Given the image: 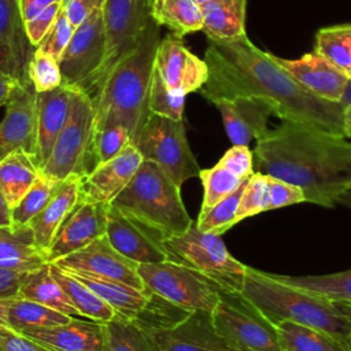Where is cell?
Instances as JSON below:
<instances>
[{"instance_id": "obj_1", "label": "cell", "mask_w": 351, "mask_h": 351, "mask_svg": "<svg viewBox=\"0 0 351 351\" xmlns=\"http://www.w3.org/2000/svg\"><path fill=\"white\" fill-rule=\"evenodd\" d=\"M208 78L200 95L210 103L251 97L267 104L281 121L303 122L343 136V107L303 88L276 59L247 36L213 41L204 52Z\"/></svg>"}, {"instance_id": "obj_2", "label": "cell", "mask_w": 351, "mask_h": 351, "mask_svg": "<svg viewBox=\"0 0 351 351\" xmlns=\"http://www.w3.org/2000/svg\"><path fill=\"white\" fill-rule=\"evenodd\" d=\"M252 152L255 171L299 186L306 203L332 208L351 189V143L317 126L284 119Z\"/></svg>"}, {"instance_id": "obj_3", "label": "cell", "mask_w": 351, "mask_h": 351, "mask_svg": "<svg viewBox=\"0 0 351 351\" xmlns=\"http://www.w3.org/2000/svg\"><path fill=\"white\" fill-rule=\"evenodd\" d=\"M159 43V25L152 19L137 47L112 67L92 97L96 130L123 126L132 144L137 141L151 115L149 90Z\"/></svg>"}, {"instance_id": "obj_4", "label": "cell", "mask_w": 351, "mask_h": 351, "mask_svg": "<svg viewBox=\"0 0 351 351\" xmlns=\"http://www.w3.org/2000/svg\"><path fill=\"white\" fill-rule=\"evenodd\" d=\"M240 293L273 325L291 321L325 330L351 343V313L285 284L271 273L247 266Z\"/></svg>"}, {"instance_id": "obj_5", "label": "cell", "mask_w": 351, "mask_h": 351, "mask_svg": "<svg viewBox=\"0 0 351 351\" xmlns=\"http://www.w3.org/2000/svg\"><path fill=\"white\" fill-rule=\"evenodd\" d=\"M180 189L158 165L143 160L132 181L111 204L155 229L166 240L184 233L193 222Z\"/></svg>"}, {"instance_id": "obj_6", "label": "cell", "mask_w": 351, "mask_h": 351, "mask_svg": "<svg viewBox=\"0 0 351 351\" xmlns=\"http://www.w3.org/2000/svg\"><path fill=\"white\" fill-rule=\"evenodd\" d=\"M95 108L92 99L77 90L73 99L69 119L59 133L51 155L40 173L45 177L63 181L69 177L85 178L97 166L93 149Z\"/></svg>"}, {"instance_id": "obj_7", "label": "cell", "mask_w": 351, "mask_h": 351, "mask_svg": "<svg viewBox=\"0 0 351 351\" xmlns=\"http://www.w3.org/2000/svg\"><path fill=\"white\" fill-rule=\"evenodd\" d=\"M169 259L186 265L215 284L223 292H240L247 266L228 251L221 234L203 232L196 221L181 234L163 241Z\"/></svg>"}, {"instance_id": "obj_8", "label": "cell", "mask_w": 351, "mask_h": 351, "mask_svg": "<svg viewBox=\"0 0 351 351\" xmlns=\"http://www.w3.org/2000/svg\"><path fill=\"white\" fill-rule=\"evenodd\" d=\"M137 271L149 291L188 311L213 313L223 292L197 270L171 259L138 263Z\"/></svg>"}, {"instance_id": "obj_9", "label": "cell", "mask_w": 351, "mask_h": 351, "mask_svg": "<svg viewBox=\"0 0 351 351\" xmlns=\"http://www.w3.org/2000/svg\"><path fill=\"white\" fill-rule=\"evenodd\" d=\"M144 160L158 165L178 186L199 177V163L188 144L184 121L151 114L133 144Z\"/></svg>"}, {"instance_id": "obj_10", "label": "cell", "mask_w": 351, "mask_h": 351, "mask_svg": "<svg viewBox=\"0 0 351 351\" xmlns=\"http://www.w3.org/2000/svg\"><path fill=\"white\" fill-rule=\"evenodd\" d=\"M211 315L230 351H281L276 326L240 292H221Z\"/></svg>"}, {"instance_id": "obj_11", "label": "cell", "mask_w": 351, "mask_h": 351, "mask_svg": "<svg viewBox=\"0 0 351 351\" xmlns=\"http://www.w3.org/2000/svg\"><path fill=\"white\" fill-rule=\"evenodd\" d=\"M107 40L103 10L90 15L78 27L59 59L63 84L86 93L90 99L96 92L104 64Z\"/></svg>"}, {"instance_id": "obj_12", "label": "cell", "mask_w": 351, "mask_h": 351, "mask_svg": "<svg viewBox=\"0 0 351 351\" xmlns=\"http://www.w3.org/2000/svg\"><path fill=\"white\" fill-rule=\"evenodd\" d=\"M151 5L152 0H106L103 18L107 52L96 92L112 67L137 47L145 27L152 21Z\"/></svg>"}, {"instance_id": "obj_13", "label": "cell", "mask_w": 351, "mask_h": 351, "mask_svg": "<svg viewBox=\"0 0 351 351\" xmlns=\"http://www.w3.org/2000/svg\"><path fill=\"white\" fill-rule=\"evenodd\" d=\"M52 263L64 270L80 271L99 278L122 282L141 291L147 289L137 271L138 263L118 252L106 234Z\"/></svg>"}, {"instance_id": "obj_14", "label": "cell", "mask_w": 351, "mask_h": 351, "mask_svg": "<svg viewBox=\"0 0 351 351\" xmlns=\"http://www.w3.org/2000/svg\"><path fill=\"white\" fill-rule=\"evenodd\" d=\"M16 151L37 154V92L29 78L12 92L0 122V160Z\"/></svg>"}, {"instance_id": "obj_15", "label": "cell", "mask_w": 351, "mask_h": 351, "mask_svg": "<svg viewBox=\"0 0 351 351\" xmlns=\"http://www.w3.org/2000/svg\"><path fill=\"white\" fill-rule=\"evenodd\" d=\"M106 236L123 256L137 263H156L169 259L165 237L155 229L108 204Z\"/></svg>"}, {"instance_id": "obj_16", "label": "cell", "mask_w": 351, "mask_h": 351, "mask_svg": "<svg viewBox=\"0 0 351 351\" xmlns=\"http://www.w3.org/2000/svg\"><path fill=\"white\" fill-rule=\"evenodd\" d=\"M108 204L80 197L58 228L47 251L48 262L67 256L106 234Z\"/></svg>"}, {"instance_id": "obj_17", "label": "cell", "mask_w": 351, "mask_h": 351, "mask_svg": "<svg viewBox=\"0 0 351 351\" xmlns=\"http://www.w3.org/2000/svg\"><path fill=\"white\" fill-rule=\"evenodd\" d=\"M155 67L169 89L182 96L199 92L208 78V67L204 59L192 53L182 40L173 34L160 40Z\"/></svg>"}, {"instance_id": "obj_18", "label": "cell", "mask_w": 351, "mask_h": 351, "mask_svg": "<svg viewBox=\"0 0 351 351\" xmlns=\"http://www.w3.org/2000/svg\"><path fill=\"white\" fill-rule=\"evenodd\" d=\"M36 49L26 34L18 0H0V74L27 80L29 63Z\"/></svg>"}, {"instance_id": "obj_19", "label": "cell", "mask_w": 351, "mask_h": 351, "mask_svg": "<svg viewBox=\"0 0 351 351\" xmlns=\"http://www.w3.org/2000/svg\"><path fill=\"white\" fill-rule=\"evenodd\" d=\"M144 158L133 145H128L114 159L99 165L81 180V197L95 203L111 204L132 181Z\"/></svg>"}, {"instance_id": "obj_20", "label": "cell", "mask_w": 351, "mask_h": 351, "mask_svg": "<svg viewBox=\"0 0 351 351\" xmlns=\"http://www.w3.org/2000/svg\"><path fill=\"white\" fill-rule=\"evenodd\" d=\"M149 333L162 351H230L207 311H191L177 325Z\"/></svg>"}, {"instance_id": "obj_21", "label": "cell", "mask_w": 351, "mask_h": 351, "mask_svg": "<svg viewBox=\"0 0 351 351\" xmlns=\"http://www.w3.org/2000/svg\"><path fill=\"white\" fill-rule=\"evenodd\" d=\"M276 59L310 93L325 101L340 104L350 80L324 56L313 51L298 59L278 56Z\"/></svg>"}, {"instance_id": "obj_22", "label": "cell", "mask_w": 351, "mask_h": 351, "mask_svg": "<svg viewBox=\"0 0 351 351\" xmlns=\"http://www.w3.org/2000/svg\"><path fill=\"white\" fill-rule=\"evenodd\" d=\"M18 333L51 351H103L104 325L92 319H73L56 326H29Z\"/></svg>"}, {"instance_id": "obj_23", "label": "cell", "mask_w": 351, "mask_h": 351, "mask_svg": "<svg viewBox=\"0 0 351 351\" xmlns=\"http://www.w3.org/2000/svg\"><path fill=\"white\" fill-rule=\"evenodd\" d=\"M219 110L225 132L232 145H248L267 130L271 108L261 100L251 97L222 99L214 103Z\"/></svg>"}, {"instance_id": "obj_24", "label": "cell", "mask_w": 351, "mask_h": 351, "mask_svg": "<svg viewBox=\"0 0 351 351\" xmlns=\"http://www.w3.org/2000/svg\"><path fill=\"white\" fill-rule=\"evenodd\" d=\"M75 92V89L62 84L52 90L37 93L36 162L40 169L48 160L53 144L69 119Z\"/></svg>"}, {"instance_id": "obj_25", "label": "cell", "mask_w": 351, "mask_h": 351, "mask_svg": "<svg viewBox=\"0 0 351 351\" xmlns=\"http://www.w3.org/2000/svg\"><path fill=\"white\" fill-rule=\"evenodd\" d=\"M81 197V178L69 177L62 181L58 192L51 199V202L38 213L27 225L34 233V240L37 245L45 252L49 244L69 213L74 208ZM48 256V255H47Z\"/></svg>"}, {"instance_id": "obj_26", "label": "cell", "mask_w": 351, "mask_h": 351, "mask_svg": "<svg viewBox=\"0 0 351 351\" xmlns=\"http://www.w3.org/2000/svg\"><path fill=\"white\" fill-rule=\"evenodd\" d=\"M48 262L29 225L0 226V266L16 270H34Z\"/></svg>"}, {"instance_id": "obj_27", "label": "cell", "mask_w": 351, "mask_h": 351, "mask_svg": "<svg viewBox=\"0 0 351 351\" xmlns=\"http://www.w3.org/2000/svg\"><path fill=\"white\" fill-rule=\"evenodd\" d=\"M202 32L207 40L225 41L244 37L247 0H211L200 5Z\"/></svg>"}, {"instance_id": "obj_28", "label": "cell", "mask_w": 351, "mask_h": 351, "mask_svg": "<svg viewBox=\"0 0 351 351\" xmlns=\"http://www.w3.org/2000/svg\"><path fill=\"white\" fill-rule=\"evenodd\" d=\"M66 271L71 273L88 288H90L99 298L108 303L115 310L117 315H121L128 319H136L138 317V314L147 306L152 293L148 288L145 291H141L122 282L99 278L85 273L71 270Z\"/></svg>"}, {"instance_id": "obj_29", "label": "cell", "mask_w": 351, "mask_h": 351, "mask_svg": "<svg viewBox=\"0 0 351 351\" xmlns=\"http://www.w3.org/2000/svg\"><path fill=\"white\" fill-rule=\"evenodd\" d=\"M274 326L281 351H351V343L317 328L291 321Z\"/></svg>"}, {"instance_id": "obj_30", "label": "cell", "mask_w": 351, "mask_h": 351, "mask_svg": "<svg viewBox=\"0 0 351 351\" xmlns=\"http://www.w3.org/2000/svg\"><path fill=\"white\" fill-rule=\"evenodd\" d=\"M277 280L319 296L337 307L351 313V269L321 276H284L274 274Z\"/></svg>"}, {"instance_id": "obj_31", "label": "cell", "mask_w": 351, "mask_h": 351, "mask_svg": "<svg viewBox=\"0 0 351 351\" xmlns=\"http://www.w3.org/2000/svg\"><path fill=\"white\" fill-rule=\"evenodd\" d=\"M36 158L25 151H16L0 160V189L14 208L40 177Z\"/></svg>"}, {"instance_id": "obj_32", "label": "cell", "mask_w": 351, "mask_h": 351, "mask_svg": "<svg viewBox=\"0 0 351 351\" xmlns=\"http://www.w3.org/2000/svg\"><path fill=\"white\" fill-rule=\"evenodd\" d=\"M18 298L41 303L73 317H80L66 292L52 276L49 263H45L44 266L26 273L21 284Z\"/></svg>"}, {"instance_id": "obj_33", "label": "cell", "mask_w": 351, "mask_h": 351, "mask_svg": "<svg viewBox=\"0 0 351 351\" xmlns=\"http://www.w3.org/2000/svg\"><path fill=\"white\" fill-rule=\"evenodd\" d=\"M49 269L55 280L66 292L71 304L78 311L80 317H85L86 319L106 324L117 315L115 310L108 303L99 298L90 288H88L71 273L63 270L55 263H49Z\"/></svg>"}, {"instance_id": "obj_34", "label": "cell", "mask_w": 351, "mask_h": 351, "mask_svg": "<svg viewBox=\"0 0 351 351\" xmlns=\"http://www.w3.org/2000/svg\"><path fill=\"white\" fill-rule=\"evenodd\" d=\"M151 16L178 38L203 27L200 5L193 0H152Z\"/></svg>"}, {"instance_id": "obj_35", "label": "cell", "mask_w": 351, "mask_h": 351, "mask_svg": "<svg viewBox=\"0 0 351 351\" xmlns=\"http://www.w3.org/2000/svg\"><path fill=\"white\" fill-rule=\"evenodd\" d=\"M103 325V351H162L152 335L132 319L115 315Z\"/></svg>"}, {"instance_id": "obj_36", "label": "cell", "mask_w": 351, "mask_h": 351, "mask_svg": "<svg viewBox=\"0 0 351 351\" xmlns=\"http://www.w3.org/2000/svg\"><path fill=\"white\" fill-rule=\"evenodd\" d=\"M73 315L60 313L41 303L23 299H7V328L19 332L29 326H56L67 324Z\"/></svg>"}, {"instance_id": "obj_37", "label": "cell", "mask_w": 351, "mask_h": 351, "mask_svg": "<svg viewBox=\"0 0 351 351\" xmlns=\"http://www.w3.org/2000/svg\"><path fill=\"white\" fill-rule=\"evenodd\" d=\"M313 51L351 81V23L321 27L314 36Z\"/></svg>"}, {"instance_id": "obj_38", "label": "cell", "mask_w": 351, "mask_h": 351, "mask_svg": "<svg viewBox=\"0 0 351 351\" xmlns=\"http://www.w3.org/2000/svg\"><path fill=\"white\" fill-rule=\"evenodd\" d=\"M62 181L40 174L32 188L25 193L21 202L12 208V225H27L51 202Z\"/></svg>"}, {"instance_id": "obj_39", "label": "cell", "mask_w": 351, "mask_h": 351, "mask_svg": "<svg viewBox=\"0 0 351 351\" xmlns=\"http://www.w3.org/2000/svg\"><path fill=\"white\" fill-rule=\"evenodd\" d=\"M203 185V202L200 207V213H206L218 202L233 193L237 188H240L245 180L240 178L219 162L210 167L202 169L199 173ZM248 180V178H247Z\"/></svg>"}, {"instance_id": "obj_40", "label": "cell", "mask_w": 351, "mask_h": 351, "mask_svg": "<svg viewBox=\"0 0 351 351\" xmlns=\"http://www.w3.org/2000/svg\"><path fill=\"white\" fill-rule=\"evenodd\" d=\"M245 181L240 188H237L233 193L218 202L210 210H207L206 213H199L196 225L200 230L215 234H223L226 230H229L237 223L236 217Z\"/></svg>"}, {"instance_id": "obj_41", "label": "cell", "mask_w": 351, "mask_h": 351, "mask_svg": "<svg viewBox=\"0 0 351 351\" xmlns=\"http://www.w3.org/2000/svg\"><path fill=\"white\" fill-rule=\"evenodd\" d=\"M184 107L185 96L171 92L155 67L149 90V112L174 121H184Z\"/></svg>"}, {"instance_id": "obj_42", "label": "cell", "mask_w": 351, "mask_h": 351, "mask_svg": "<svg viewBox=\"0 0 351 351\" xmlns=\"http://www.w3.org/2000/svg\"><path fill=\"white\" fill-rule=\"evenodd\" d=\"M27 78L37 93L52 90L63 84L58 59L37 48L30 59Z\"/></svg>"}, {"instance_id": "obj_43", "label": "cell", "mask_w": 351, "mask_h": 351, "mask_svg": "<svg viewBox=\"0 0 351 351\" xmlns=\"http://www.w3.org/2000/svg\"><path fill=\"white\" fill-rule=\"evenodd\" d=\"M269 186L267 176L255 171L244 185V191L240 199L237 210V223L248 217L258 215L261 213L269 211Z\"/></svg>"}, {"instance_id": "obj_44", "label": "cell", "mask_w": 351, "mask_h": 351, "mask_svg": "<svg viewBox=\"0 0 351 351\" xmlns=\"http://www.w3.org/2000/svg\"><path fill=\"white\" fill-rule=\"evenodd\" d=\"M130 144V133L123 126H111L96 130L93 138V149L97 163L101 165L114 159Z\"/></svg>"}, {"instance_id": "obj_45", "label": "cell", "mask_w": 351, "mask_h": 351, "mask_svg": "<svg viewBox=\"0 0 351 351\" xmlns=\"http://www.w3.org/2000/svg\"><path fill=\"white\" fill-rule=\"evenodd\" d=\"M74 30H75V27L73 26V23L67 18L64 10L62 8L53 26L47 33V36L43 38V41L38 44L37 48L48 52L59 62V59L62 58L64 49L67 48V45L74 34Z\"/></svg>"}, {"instance_id": "obj_46", "label": "cell", "mask_w": 351, "mask_h": 351, "mask_svg": "<svg viewBox=\"0 0 351 351\" xmlns=\"http://www.w3.org/2000/svg\"><path fill=\"white\" fill-rule=\"evenodd\" d=\"M267 186H269V206H267L269 211L274 208L292 206V204L306 203L303 191L293 184L267 176Z\"/></svg>"}, {"instance_id": "obj_47", "label": "cell", "mask_w": 351, "mask_h": 351, "mask_svg": "<svg viewBox=\"0 0 351 351\" xmlns=\"http://www.w3.org/2000/svg\"><path fill=\"white\" fill-rule=\"evenodd\" d=\"M218 162L243 180L250 178L255 173L254 152L248 145H232Z\"/></svg>"}, {"instance_id": "obj_48", "label": "cell", "mask_w": 351, "mask_h": 351, "mask_svg": "<svg viewBox=\"0 0 351 351\" xmlns=\"http://www.w3.org/2000/svg\"><path fill=\"white\" fill-rule=\"evenodd\" d=\"M63 8V3H53L40 11L37 15H34L32 19L25 22L26 34L30 40V43L37 48L38 44L43 41V38L47 36V33L53 26L58 15L60 14Z\"/></svg>"}, {"instance_id": "obj_49", "label": "cell", "mask_w": 351, "mask_h": 351, "mask_svg": "<svg viewBox=\"0 0 351 351\" xmlns=\"http://www.w3.org/2000/svg\"><path fill=\"white\" fill-rule=\"evenodd\" d=\"M104 3L106 0H64L63 10L73 26L78 27L90 15L103 10Z\"/></svg>"}, {"instance_id": "obj_50", "label": "cell", "mask_w": 351, "mask_h": 351, "mask_svg": "<svg viewBox=\"0 0 351 351\" xmlns=\"http://www.w3.org/2000/svg\"><path fill=\"white\" fill-rule=\"evenodd\" d=\"M0 346L4 351H51L37 341L4 326H0Z\"/></svg>"}, {"instance_id": "obj_51", "label": "cell", "mask_w": 351, "mask_h": 351, "mask_svg": "<svg viewBox=\"0 0 351 351\" xmlns=\"http://www.w3.org/2000/svg\"><path fill=\"white\" fill-rule=\"evenodd\" d=\"M26 273V270L0 266V299L16 298Z\"/></svg>"}, {"instance_id": "obj_52", "label": "cell", "mask_w": 351, "mask_h": 351, "mask_svg": "<svg viewBox=\"0 0 351 351\" xmlns=\"http://www.w3.org/2000/svg\"><path fill=\"white\" fill-rule=\"evenodd\" d=\"M64 0H18L19 10L23 21L32 19L34 15H37L40 11L47 8L48 5L53 3H63Z\"/></svg>"}, {"instance_id": "obj_53", "label": "cell", "mask_w": 351, "mask_h": 351, "mask_svg": "<svg viewBox=\"0 0 351 351\" xmlns=\"http://www.w3.org/2000/svg\"><path fill=\"white\" fill-rule=\"evenodd\" d=\"M21 81L16 78H12L5 74H0V107L5 106L7 101L10 100L12 92L18 86Z\"/></svg>"}, {"instance_id": "obj_54", "label": "cell", "mask_w": 351, "mask_h": 351, "mask_svg": "<svg viewBox=\"0 0 351 351\" xmlns=\"http://www.w3.org/2000/svg\"><path fill=\"white\" fill-rule=\"evenodd\" d=\"M12 225V208L0 189V226Z\"/></svg>"}, {"instance_id": "obj_55", "label": "cell", "mask_w": 351, "mask_h": 351, "mask_svg": "<svg viewBox=\"0 0 351 351\" xmlns=\"http://www.w3.org/2000/svg\"><path fill=\"white\" fill-rule=\"evenodd\" d=\"M343 136L351 138V104L343 107Z\"/></svg>"}, {"instance_id": "obj_56", "label": "cell", "mask_w": 351, "mask_h": 351, "mask_svg": "<svg viewBox=\"0 0 351 351\" xmlns=\"http://www.w3.org/2000/svg\"><path fill=\"white\" fill-rule=\"evenodd\" d=\"M0 326L7 328V299H0Z\"/></svg>"}, {"instance_id": "obj_57", "label": "cell", "mask_w": 351, "mask_h": 351, "mask_svg": "<svg viewBox=\"0 0 351 351\" xmlns=\"http://www.w3.org/2000/svg\"><path fill=\"white\" fill-rule=\"evenodd\" d=\"M337 204H341V206H344V207H347V208L351 210V189L346 191V192L339 197Z\"/></svg>"}, {"instance_id": "obj_58", "label": "cell", "mask_w": 351, "mask_h": 351, "mask_svg": "<svg viewBox=\"0 0 351 351\" xmlns=\"http://www.w3.org/2000/svg\"><path fill=\"white\" fill-rule=\"evenodd\" d=\"M348 104H351V81H348V85H347L346 92H344V96H343V99L340 101L341 107L348 106Z\"/></svg>"}, {"instance_id": "obj_59", "label": "cell", "mask_w": 351, "mask_h": 351, "mask_svg": "<svg viewBox=\"0 0 351 351\" xmlns=\"http://www.w3.org/2000/svg\"><path fill=\"white\" fill-rule=\"evenodd\" d=\"M195 3H197L199 5H203V4H206V3H208V1H211V0H193Z\"/></svg>"}, {"instance_id": "obj_60", "label": "cell", "mask_w": 351, "mask_h": 351, "mask_svg": "<svg viewBox=\"0 0 351 351\" xmlns=\"http://www.w3.org/2000/svg\"><path fill=\"white\" fill-rule=\"evenodd\" d=\"M0 351H4V350H3V347H1V346H0Z\"/></svg>"}]
</instances>
